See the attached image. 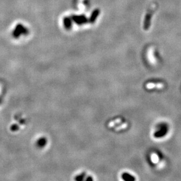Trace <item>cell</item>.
I'll use <instances>...</instances> for the list:
<instances>
[{"instance_id":"obj_1","label":"cell","mask_w":181,"mask_h":181,"mask_svg":"<svg viewBox=\"0 0 181 181\" xmlns=\"http://www.w3.org/2000/svg\"><path fill=\"white\" fill-rule=\"evenodd\" d=\"M164 87V85L162 83H157V84H154V83H148L147 85V88L148 89H162Z\"/></svg>"},{"instance_id":"obj_2","label":"cell","mask_w":181,"mask_h":181,"mask_svg":"<svg viewBox=\"0 0 181 181\" xmlns=\"http://www.w3.org/2000/svg\"><path fill=\"white\" fill-rule=\"evenodd\" d=\"M151 161H152L153 163H154V164H157V163H158L159 161V157L158 155L155 153H152V154L151 155Z\"/></svg>"}]
</instances>
